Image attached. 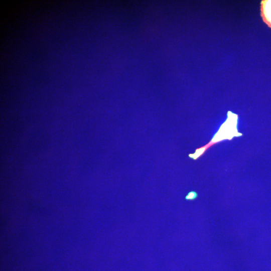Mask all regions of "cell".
Returning a JSON list of instances; mask_svg holds the SVG:
<instances>
[{"label": "cell", "mask_w": 271, "mask_h": 271, "mask_svg": "<svg viewBox=\"0 0 271 271\" xmlns=\"http://www.w3.org/2000/svg\"><path fill=\"white\" fill-rule=\"evenodd\" d=\"M197 193L195 191H191L188 193L185 197V199L187 200H193L197 197Z\"/></svg>", "instance_id": "obj_2"}, {"label": "cell", "mask_w": 271, "mask_h": 271, "mask_svg": "<svg viewBox=\"0 0 271 271\" xmlns=\"http://www.w3.org/2000/svg\"><path fill=\"white\" fill-rule=\"evenodd\" d=\"M261 16L263 22L271 28V0H262L260 2Z\"/></svg>", "instance_id": "obj_1"}]
</instances>
